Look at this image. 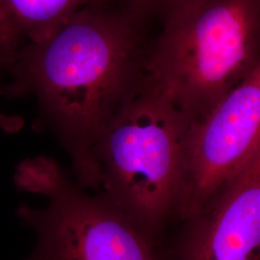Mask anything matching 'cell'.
<instances>
[{
    "instance_id": "277c9868",
    "label": "cell",
    "mask_w": 260,
    "mask_h": 260,
    "mask_svg": "<svg viewBox=\"0 0 260 260\" xmlns=\"http://www.w3.org/2000/svg\"><path fill=\"white\" fill-rule=\"evenodd\" d=\"M16 188L44 196L47 205L20 204L16 215L37 243L23 260H161L156 238L143 232L102 194L84 191L54 158L22 160Z\"/></svg>"
},
{
    "instance_id": "30bf717a",
    "label": "cell",
    "mask_w": 260,
    "mask_h": 260,
    "mask_svg": "<svg viewBox=\"0 0 260 260\" xmlns=\"http://www.w3.org/2000/svg\"><path fill=\"white\" fill-rule=\"evenodd\" d=\"M25 121L19 115L6 114L0 111V130L7 134L18 133L24 126Z\"/></svg>"
},
{
    "instance_id": "5b68a950",
    "label": "cell",
    "mask_w": 260,
    "mask_h": 260,
    "mask_svg": "<svg viewBox=\"0 0 260 260\" xmlns=\"http://www.w3.org/2000/svg\"><path fill=\"white\" fill-rule=\"evenodd\" d=\"M260 149V64L205 119L191 125L176 214L190 221Z\"/></svg>"
},
{
    "instance_id": "9c48e42d",
    "label": "cell",
    "mask_w": 260,
    "mask_h": 260,
    "mask_svg": "<svg viewBox=\"0 0 260 260\" xmlns=\"http://www.w3.org/2000/svg\"><path fill=\"white\" fill-rule=\"evenodd\" d=\"M13 60L14 55L7 46L0 29V96L3 98L6 93L10 67L13 63Z\"/></svg>"
},
{
    "instance_id": "3957f363",
    "label": "cell",
    "mask_w": 260,
    "mask_h": 260,
    "mask_svg": "<svg viewBox=\"0 0 260 260\" xmlns=\"http://www.w3.org/2000/svg\"><path fill=\"white\" fill-rule=\"evenodd\" d=\"M190 128L182 112L144 83L93 150L100 192L154 238L177 211Z\"/></svg>"
},
{
    "instance_id": "52a82bcc",
    "label": "cell",
    "mask_w": 260,
    "mask_h": 260,
    "mask_svg": "<svg viewBox=\"0 0 260 260\" xmlns=\"http://www.w3.org/2000/svg\"><path fill=\"white\" fill-rule=\"evenodd\" d=\"M122 0H0V29L14 58L20 47L39 43L75 13Z\"/></svg>"
},
{
    "instance_id": "7a4b0ae2",
    "label": "cell",
    "mask_w": 260,
    "mask_h": 260,
    "mask_svg": "<svg viewBox=\"0 0 260 260\" xmlns=\"http://www.w3.org/2000/svg\"><path fill=\"white\" fill-rule=\"evenodd\" d=\"M163 19L145 85L192 125L259 65L260 0H190Z\"/></svg>"
},
{
    "instance_id": "8992f818",
    "label": "cell",
    "mask_w": 260,
    "mask_h": 260,
    "mask_svg": "<svg viewBox=\"0 0 260 260\" xmlns=\"http://www.w3.org/2000/svg\"><path fill=\"white\" fill-rule=\"evenodd\" d=\"M188 223L176 260H260V149Z\"/></svg>"
},
{
    "instance_id": "ba28073f",
    "label": "cell",
    "mask_w": 260,
    "mask_h": 260,
    "mask_svg": "<svg viewBox=\"0 0 260 260\" xmlns=\"http://www.w3.org/2000/svg\"><path fill=\"white\" fill-rule=\"evenodd\" d=\"M190 0H123L126 7L138 18L147 19L150 15H165L178 5Z\"/></svg>"
},
{
    "instance_id": "6da1fadb",
    "label": "cell",
    "mask_w": 260,
    "mask_h": 260,
    "mask_svg": "<svg viewBox=\"0 0 260 260\" xmlns=\"http://www.w3.org/2000/svg\"><path fill=\"white\" fill-rule=\"evenodd\" d=\"M141 22L123 1L81 10L10 67L4 98H33V129L51 133L72 161L76 182L100 189L93 150L143 88L149 56Z\"/></svg>"
}]
</instances>
